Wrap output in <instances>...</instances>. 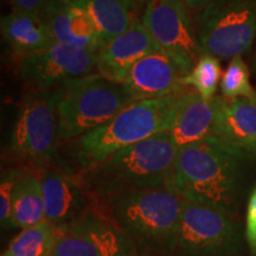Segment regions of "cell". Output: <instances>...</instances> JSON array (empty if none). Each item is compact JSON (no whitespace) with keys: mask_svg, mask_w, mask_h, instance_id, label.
<instances>
[{"mask_svg":"<svg viewBox=\"0 0 256 256\" xmlns=\"http://www.w3.org/2000/svg\"><path fill=\"white\" fill-rule=\"evenodd\" d=\"M183 2L188 11L200 12L210 4L211 0H183Z\"/></svg>","mask_w":256,"mask_h":256,"instance_id":"cell-27","label":"cell"},{"mask_svg":"<svg viewBox=\"0 0 256 256\" xmlns=\"http://www.w3.org/2000/svg\"><path fill=\"white\" fill-rule=\"evenodd\" d=\"M130 2H132V4L138 8V6L140 5H146V2H148V0H128Z\"/></svg>","mask_w":256,"mask_h":256,"instance_id":"cell-28","label":"cell"},{"mask_svg":"<svg viewBox=\"0 0 256 256\" xmlns=\"http://www.w3.org/2000/svg\"><path fill=\"white\" fill-rule=\"evenodd\" d=\"M185 76L171 56L158 50L134 64L122 84L132 101L154 100L186 89Z\"/></svg>","mask_w":256,"mask_h":256,"instance_id":"cell-12","label":"cell"},{"mask_svg":"<svg viewBox=\"0 0 256 256\" xmlns=\"http://www.w3.org/2000/svg\"><path fill=\"white\" fill-rule=\"evenodd\" d=\"M2 34L19 58L56 43L43 16L16 8L2 18Z\"/></svg>","mask_w":256,"mask_h":256,"instance_id":"cell-18","label":"cell"},{"mask_svg":"<svg viewBox=\"0 0 256 256\" xmlns=\"http://www.w3.org/2000/svg\"><path fill=\"white\" fill-rule=\"evenodd\" d=\"M50 256H142L133 242L107 217L92 209L60 232Z\"/></svg>","mask_w":256,"mask_h":256,"instance_id":"cell-11","label":"cell"},{"mask_svg":"<svg viewBox=\"0 0 256 256\" xmlns=\"http://www.w3.org/2000/svg\"><path fill=\"white\" fill-rule=\"evenodd\" d=\"M51 0H12L16 10L42 14Z\"/></svg>","mask_w":256,"mask_h":256,"instance_id":"cell-26","label":"cell"},{"mask_svg":"<svg viewBox=\"0 0 256 256\" xmlns=\"http://www.w3.org/2000/svg\"><path fill=\"white\" fill-rule=\"evenodd\" d=\"M204 52L234 58L250 49L256 34V0H211L197 17Z\"/></svg>","mask_w":256,"mask_h":256,"instance_id":"cell-8","label":"cell"},{"mask_svg":"<svg viewBox=\"0 0 256 256\" xmlns=\"http://www.w3.org/2000/svg\"><path fill=\"white\" fill-rule=\"evenodd\" d=\"M40 179L46 202V220L60 232L69 228L92 209V198L64 170L46 166L40 170Z\"/></svg>","mask_w":256,"mask_h":256,"instance_id":"cell-13","label":"cell"},{"mask_svg":"<svg viewBox=\"0 0 256 256\" xmlns=\"http://www.w3.org/2000/svg\"><path fill=\"white\" fill-rule=\"evenodd\" d=\"M98 51L54 43L19 58V74L30 92H48L96 69Z\"/></svg>","mask_w":256,"mask_h":256,"instance_id":"cell-10","label":"cell"},{"mask_svg":"<svg viewBox=\"0 0 256 256\" xmlns=\"http://www.w3.org/2000/svg\"><path fill=\"white\" fill-rule=\"evenodd\" d=\"M42 16L56 43L98 52L104 46V40L90 16L74 0H51Z\"/></svg>","mask_w":256,"mask_h":256,"instance_id":"cell-16","label":"cell"},{"mask_svg":"<svg viewBox=\"0 0 256 256\" xmlns=\"http://www.w3.org/2000/svg\"><path fill=\"white\" fill-rule=\"evenodd\" d=\"M217 110L210 136L249 159L256 158V100L216 96Z\"/></svg>","mask_w":256,"mask_h":256,"instance_id":"cell-15","label":"cell"},{"mask_svg":"<svg viewBox=\"0 0 256 256\" xmlns=\"http://www.w3.org/2000/svg\"><path fill=\"white\" fill-rule=\"evenodd\" d=\"M222 75L220 60L209 54H203L191 72L185 76L183 83L185 87L192 88L206 100H212Z\"/></svg>","mask_w":256,"mask_h":256,"instance_id":"cell-22","label":"cell"},{"mask_svg":"<svg viewBox=\"0 0 256 256\" xmlns=\"http://www.w3.org/2000/svg\"><path fill=\"white\" fill-rule=\"evenodd\" d=\"M24 168L6 170L2 174L0 183V222L2 228H12L11 212H12V196L16 184L25 172Z\"/></svg>","mask_w":256,"mask_h":256,"instance_id":"cell-24","label":"cell"},{"mask_svg":"<svg viewBox=\"0 0 256 256\" xmlns=\"http://www.w3.org/2000/svg\"><path fill=\"white\" fill-rule=\"evenodd\" d=\"M255 66H256V58H255Z\"/></svg>","mask_w":256,"mask_h":256,"instance_id":"cell-29","label":"cell"},{"mask_svg":"<svg viewBox=\"0 0 256 256\" xmlns=\"http://www.w3.org/2000/svg\"><path fill=\"white\" fill-rule=\"evenodd\" d=\"M188 89L166 98L130 102L107 124L72 140L74 174L101 164L124 147L168 130Z\"/></svg>","mask_w":256,"mask_h":256,"instance_id":"cell-4","label":"cell"},{"mask_svg":"<svg viewBox=\"0 0 256 256\" xmlns=\"http://www.w3.org/2000/svg\"><path fill=\"white\" fill-rule=\"evenodd\" d=\"M244 236L246 241H247L249 256H256V185L252 188L248 197Z\"/></svg>","mask_w":256,"mask_h":256,"instance_id":"cell-25","label":"cell"},{"mask_svg":"<svg viewBox=\"0 0 256 256\" xmlns=\"http://www.w3.org/2000/svg\"><path fill=\"white\" fill-rule=\"evenodd\" d=\"M43 220H46V202L40 171L26 168L14 190L11 226L23 230Z\"/></svg>","mask_w":256,"mask_h":256,"instance_id":"cell-19","label":"cell"},{"mask_svg":"<svg viewBox=\"0 0 256 256\" xmlns=\"http://www.w3.org/2000/svg\"><path fill=\"white\" fill-rule=\"evenodd\" d=\"M140 20L160 49L178 63L185 75L206 54L183 0H148Z\"/></svg>","mask_w":256,"mask_h":256,"instance_id":"cell-9","label":"cell"},{"mask_svg":"<svg viewBox=\"0 0 256 256\" xmlns=\"http://www.w3.org/2000/svg\"><path fill=\"white\" fill-rule=\"evenodd\" d=\"M94 22L104 44L120 36L136 20V8L128 0H74Z\"/></svg>","mask_w":256,"mask_h":256,"instance_id":"cell-20","label":"cell"},{"mask_svg":"<svg viewBox=\"0 0 256 256\" xmlns=\"http://www.w3.org/2000/svg\"><path fill=\"white\" fill-rule=\"evenodd\" d=\"M182 200L168 188L124 191L92 208L127 236L142 256H174Z\"/></svg>","mask_w":256,"mask_h":256,"instance_id":"cell-2","label":"cell"},{"mask_svg":"<svg viewBox=\"0 0 256 256\" xmlns=\"http://www.w3.org/2000/svg\"><path fill=\"white\" fill-rule=\"evenodd\" d=\"M162 50L142 22L136 19L120 36L106 42L98 52L96 70L104 78L124 83L128 72L144 57Z\"/></svg>","mask_w":256,"mask_h":256,"instance_id":"cell-14","label":"cell"},{"mask_svg":"<svg viewBox=\"0 0 256 256\" xmlns=\"http://www.w3.org/2000/svg\"><path fill=\"white\" fill-rule=\"evenodd\" d=\"M217 110L216 96L206 100L190 88L183 94L171 128L172 140L178 148L211 136Z\"/></svg>","mask_w":256,"mask_h":256,"instance_id":"cell-17","label":"cell"},{"mask_svg":"<svg viewBox=\"0 0 256 256\" xmlns=\"http://www.w3.org/2000/svg\"><path fill=\"white\" fill-rule=\"evenodd\" d=\"M178 147L168 130L120 150L94 168L72 177L92 200L124 191L168 188Z\"/></svg>","mask_w":256,"mask_h":256,"instance_id":"cell-3","label":"cell"},{"mask_svg":"<svg viewBox=\"0 0 256 256\" xmlns=\"http://www.w3.org/2000/svg\"><path fill=\"white\" fill-rule=\"evenodd\" d=\"M248 156L214 136L178 150L168 190L236 218L246 196Z\"/></svg>","mask_w":256,"mask_h":256,"instance_id":"cell-1","label":"cell"},{"mask_svg":"<svg viewBox=\"0 0 256 256\" xmlns=\"http://www.w3.org/2000/svg\"><path fill=\"white\" fill-rule=\"evenodd\" d=\"M246 236L236 218L191 202H182L174 256H244Z\"/></svg>","mask_w":256,"mask_h":256,"instance_id":"cell-7","label":"cell"},{"mask_svg":"<svg viewBox=\"0 0 256 256\" xmlns=\"http://www.w3.org/2000/svg\"><path fill=\"white\" fill-rule=\"evenodd\" d=\"M52 90L60 142H72L92 132L133 102L122 83L100 74L70 80Z\"/></svg>","mask_w":256,"mask_h":256,"instance_id":"cell-5","label":"cell"},{"mask_svg":"<svg viewBox=\"0 0 256 256\" xmlns=\"http://www.w3.org/2000/svg\"><path fill=\"white\" fill-rule=\"evenodd\" d=\"M60 236V230L49 220L23 229L8 243L2 256H50Z\"/></svg>","mask_w":256,"mask_h":256,"instance_id":"cell-21","label":"cell"},{"mask_svg":"<svg viewBox=\"0 0 256 256\" xmlns=\"http://www.w3.org/2000/svg\"><path fill=\"white\" fill-rule=\"evenodd\" d=\"M250 72L242 56L234 57L220 78V92L226 98H246L256 100V92L252 87Z\"/></svg>","mask_w":256,"mask_h":256,"instance_id":"cell-23","label":"cell"},{"mask_svg":"<svg viewBox=\"0 0 256 256\" xmlns=\"http://www.w3.org/2000/svg\"><path fill=\"white\" fill-rule=\"evenodd\" d=\"M54 90L25 95L16 118L8 152L20 168L43 170L52 164L58 144Z\"/></svg>","mask_w":256,"mask_h":256,"instance_id":"cell-6","label":"cell"}]
</instances>
